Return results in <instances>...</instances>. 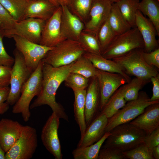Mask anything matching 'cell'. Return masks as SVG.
Segmentation results:
<instances>
[{"mask_svg": "<svg viewBox=\"0 0 159 159\" xmlns=\"http://www.w3.org/2000/svg\"><path fill=\"white\" fill-rule=\"evenodd\" d=\"M4 35L3 31L0 29V65L12 67L14 58L8 54L4 48L3 41Z\"/></svg>", "mask_w": 159, "mask_h": 159, "instance_id": "40", "label": "cell"}, {"mask_svg": "<svg viewBox=\"0 0 159 159\" xmlns=\"http://www.w3.org/2000/svg\"><path fill=\"white\" fill-rule=\"evenodd\" d=\"M139 0H120L116 3L121 14L131 28L136 27V14Z\"/></svg>", "mask_w": 159, "mask_h": 159, "instance_id": "30", "label": "cell"}, {"mask_svg": "<svg viewBox=\"0 0 159 159\" xmlns=\"http://www.w3.org/2000/svg\"><path fill=\"white\" fill-rule=\"evenodd\" d=\"M62 8H57L52 16L46 21L42 31L39 44L53 47L66 39L63 36L61 29Z\"/></svg>", "mask_w": 159, "mask_h": 159, "instance_id": "15", "label": "cell"}, {"mask_svg": "<svg viewBox=\"0 0 159 159\" xmlns=\"http://www.w3.org/2000/svg\"><path fill=\"white\" fill-rule=\"evenodd\" d=\"M102 148L110 147L122 152L132 149L143 143L145 132L130 122L122 124L113 128Z\"/></svg>", "mask_w": 159, "mask_h": 159, "instance_id": "2", "label": "cell"}, {"mask_svg": "<svg viewBox=\"0 0 159 159\" xmlns=\"http://www.w3.org/2000/svg\"><path fill=\"white\" fill-rule=\"evenodd\" d=\"M42 62L41 90L37 98L30 106V108L32 109L43 105H48L51 107L53 112L60 118L68 122V116L62 106L56 101V95L59 87L70 72L71 63L54 67Z\"/></svg>", "mask_w": 159, "mask_h": 159, "instance_id": "1", "label": "cell"}, {"mask_svg": "<svg viewBox=\"0 0 159 159\" xmlns=\"http://www.w3.org/2000/svg\"><path fill=\"white\" fill-rule=\"evenodd\" d=\"M97 69L83 55L72 63L70 72L77 73L90 79L96 76Z\"/></svg>", "mask_w": 159, "mask_h": 159, "instance_id": "29", "label": "cell"}, {"mask_svg": "<svg viewBox=\"0 0 159 159\" xmlns=\"http://www.w3.org/2000/svg\"><path fill=\"white\" fill-rule=\"evenodd\" d=\"M135 24L143 41L144 51L149 52L159 48L156 37L158 35L154 25L138 10L136 14Z\"/></svg>", "mask_w": 159, "mask_h": 159, "instance_id": "17", "label": "cell"}, {"mask_svg": "<svg viewBox=\"0 0 159 159\" xmlns=\"http://www.w3.org/2000/svg\"><path fill=\"white\" fill-rule=\"evenodd\" d=\"M93 0H70L67 6L70 11L85 24L88 20Z\"/></svg>", "mask_w": 159, "mask_h": 159, "instance_id": "31", "label": "cell"}, {"mask_svg": "<svg viewBox=\"0 0 159 159\" xmlns=\"http://www.w3.org/2000/svg\"><path fill=\"white\" fill-rule=\"evenodd\" d=\"M108 21L116 35L122 34L132 28L121 14L116 3H112Z\"/></svg>", "mask_w": 159, "mask_h": 159, "instance_id": "28", "label": "cell"}, {"mask_svg": "<svg viewBox=\"0 0 159 159\" xmlns=\"http://www.w3.org/2000/svg\"><path fill=\"white\" fill-rule=\"evenodd\" d=\"M13 54L14 62L11 71L10 87L6 100L11 105L18 101L23 85L33 72L27 66L22 55L16 48Z\"/></svg>", "mask_w": 159, "mask_h": 159, "instance_id": "8", "label": "cell"}, {"mask_svg": "<svg viewBox=\"0 0 159 159\" xmlns=\"http://www.w3.org/2000/svg\"><path fill=\"white\" fill-rule=\"evenodd\" d=\"M12 67L0 65V83L7 86L10 84Z\"/></svg>", "mask_w": 159, "mask_h": 159, "instance_id": "44", "label": "cell"}, {"mask_svg": "<svg viewBox=\"0 0 159 159\" xmlns=\"http://www.w3.org/2000/svg\"><path fill=\"white\" fill-rule=\"evenodd\" d=\"M1 29V26H0V29Z\"/></svg>", "mask_w": 159, "mask_h": 159, "instance_id": "52", "label": "cell"}, {"mask_svg": "<svg viewBox=\"0 0 159 159\" xmlns=\"http://www.w3.org/2000/svg\"><path fill=\"white\" fill-rule=\"evenodd\" d=\"M143 57L146 63L149 65L159 69V48L149 52H142Z\"/></svg>", "mask_w": 159, "mask_h": 159, "instance_id": "41", "label": "cell"}, {"mask_svg": "<svg viewBox=\"0 0 159 159\" xmlns=\"http://www.w3.org/2000/svg\"><path fill=\"white\" fill-rule=\"evenodd\" d=\"M16 48L22 55L27 66L33 72L46 53L53 47L32 42L19 36L13 35Z\"/></svg>", "mask_w": 159, "mask_h": 159, "instance_id": "11", "label": "cell"}, {"mask_svg": "<svg viewBox=\"0 0 159 159\" xmlns=\"http://www.w3.org/2000/svg\"><path fill=\"white\" fill-rule=\"evenodd\" d=\"M31 0H28V1H31ZM48 1H49L53 3L57 7H58L59 6V4L58 3L57 0H47Z\"/></svg>", "mask_w": 159, "mask_h": 159, "instance_id": "49", "label": "cell"}, {"mask_svg": "<svg viewBox=\"0 0 159 159\" xmlns=\"http://www.w3.org/2000/svg\"><path fill=\"white\" fill-rule=\"evenodd\" d=\"M83 55L92 62L97 69L106 72L119 74L126 80L127 83L131 78L118 63L112 59L106 58L101 55L85 52Z\"/></svg>", "mask_w": 159, "mask_h": 159, "instance_id": "23", "label": "cell"}, {"mask_svg": "<svg viewBox=\"0 0 159 159\" xmlns=\"http://www.w3.org/2000/svg\"><path fill=\"white\" fill-rule=\"evenodd\" d=\"M10 89L8 86L0 88V115L4 114L9 108V105L6 100Z\"/></svg>", "mask_w": 159, "mask_h": 159, "instance_id": "43", "label": "cell"}, {"mask_svg": "<svg viewBox=\"0 0 159 159\" xmlns=\"http://www.w3.org/2000/svg\"><path fill=\"white\" fill-rule=\"evenodd\" d=\"M122 153L125 159H154L152 152L144 143Z\"/></svg>", "mask_w": 159, "mask_h": 159, "instance_id": "37", "label": "cell"}, {"mask_svg": "<svg viewBox=\"0 0 159 159\" xmlns=\"http://www.w3.org/2000/svg\"><path fill=\"white\" fill-rule=\"evenodd\" d=\"M138 9L147 16L154 25L157 35H159V2L158 0H142Z\"/></svg>", "mask_w": 159, "mask_h": 159, "instance_id": "27", "label": "cell"}, {"mask_svg": "<svg viewBox=\"0 0 159 159\" xmlns=\"http://www.w3.org/2000/svg\"><path fill=\"white\" fill-rule=\"evenodd\" d=\"M90 79L77 73L70 72L64 82L65 85L73 91L86 89Z\"/></svg>", "mask_w": 159, "mask_h": 159, "instance_id": "35", "label": "cell"}, {"mask_svg": "<svg viewBox=\"0 0 159 159\" xmlns=\"http://www.w3.org/2000/svg\"><path fill=\"white\" fill-rule=\"evenodd\" d=\"M120 0H110L112 3H116Z\"/></svg>", "mask_w": 159, "mask_h": 159, "instance_id": "51", "label": "cell"}, {"mask_svg": "<svg viewBox=\"0 0 159 159\" xmlns=\"http://www.w3.org/2000/svg\"><path fill=\"white\" fill-rule=\"evenodd\" d=\"M150 81L135 77L125 84L124 98L127 102L135 100L138 97L140 90Z\"/></svg>", "mask_w": 159, "mask_h": 159, "instance_id": "34", "label": "cell"}, {"mask_svg": "<svg viewBox=\"0 0 159 159\" xmlns=\"http://www.w3.org/2000/svg\"><path fill=\"white\" fill-rule=\"evenodd\" d=\"M87 88L85 103L87 127L101 113L100 94L96 76L90 78Z\"/></svg>", "mask_w": 159, "mask_h": 159, "instance_id": "16", "label": "cell"}, {"mask_svg": "<svg viewBox=\"0 0 159 159\" xmlns=\"http://www.w3.org/2000/svg\"><path fill=\"white\" fill-rule=\"evenodd\" d=\"M86 89L73 91L74 94V119L80 129L81 136L87 128L85 116V103Z\"/></svg>", "mask_w": 159, "mask_h": 159, "instance_id": "24", "label": "cell"}, {"mask_svg": "<svg viewBox=\"0 0 159 159\" xmlns=\"http://www.w3.org/2000/svg\"><path fill=\"white\" fill-rule=\"evenodd\" d=\"M46 22L42 19L33 18L15 21L11 29L3 32L4 37L11 38L12 36L16 35L39 44Z\"/></svg>", "mask_w": 159, "mask_h": 159, "instance_id": "10", "label": "cell"}, {"mask_svg": "<svg viewBox=\"0 0 159 159\" xmlns=\"http://www.w3.org/2000/svg\"><path fill=\"white\" fill-rule=\"evenodd\" d=\"M112 3L110 0H93L83 30L97 36L100 29L108 19Z\"/></svg>", "mask_w": 159, "mask_h": 159, "instance_id": "14", "label": "cell"}, {"mask_svg": "<svg viewBox=\"0 0 159 159\" xmlns=\"http://www.w3.org/2000/svg\"><path fill=\"white\" fill-rule=\"evenodd\" d=\"M8 86L6 85L5 84L0 83V88L5 87H6V86Z\"/></svg>", "mask_w": 159, "mask_h": 159, "instance_id": "50", "label": "cell"}, {"mask_svg": "<svg viewBox=\"0 0 159 159\" xmlns=\"http://www.w3.org/2000/svg\"><path fill=\"white\" fill-rule=\"evenodd\" d=\"M150 81L153 85V95L150 100L155 101L159 100V74L152 77Z\"/></svg>", "mask_w": 159, "mask_h": 159, "instance_id": "45", "label": "cell"}, {"mask_svg": "<svg viewBox=\"0 0 159 159\" xmlns=\"http://www.w3.org/2000/svg\"><path fill=\"white\" fill-rule=\"evenodd\" d=\"M23 126L18 122L11 119L0 120V145L5 153L19 138Z\"/></svg>", "mask_w": 159, "mask_h": 159, "instance_id": "19", "label": "cell"}, {"mask_svg": "<svg viewBox=\"0 0 159 159\" xmlns=\"http://www.w3.org/2000/svg\"><path fill=\"white\" fill-rule=\"evenodd\" d=\"M61 6L62 34L66 39L78 41L80 34L84 29L85 24L70 11L67 6Z\"/></svg>", "mask_w": 159, "mask_h": 159, "instance_id": "18", "label": "cell"}, {"mask_svg": "<svg viewBox=\"0 0 159 159\" xmlns=\"http://www.w3.org/2000/svg\"><path fill=\"white\" fill-rule=\"evenodd\" d=\"M37 146L36 129L29 125L24 126L19 138L6 153L5 159H30Z\"/></svg>", "mask_w": 159, "mask_h": 159, "instance_id": "9", "label": "cell"}, {"mask_svg": "<svg viewBox=\"0 0 159 159\" xmlns=\"http://www.w3.org/2000/svg\"><path fill=\"white\" fill-rule=\"evenodd\" d=\"M42 64L41 60L23 85L20 97L12 108V112L21 114L24 120L26 122L29 120L31 116L30 102L34 97L39 95L41 90Z\"/></svg>", "mask_w": 159, "mask_h": 159, "instance_id": "3", "label": "cell"}, {"mask_svg": "<svg viewBox=\"0 0 159 159\" xmlns=\"http://www.w3.org/2000/svg\"><path fill=\"white\" fill-rule=\"evenodd\" d=\"M59 6H67L70 0H57Z\"/></svg>", "mask_w": 159, "mask_h": 159, "instance_id": "47", "label": "cell"}, {"mask_svg": "<svg viewBox=\"0 0 159 159\" xmlns=\"http://www.w3.org/2000/svg\"><path fill=\"white\" fill-rule=\"evenodd\" d=\"M143 143L151 152L154 147L159 145V127L147 135L144 139Z\"/></svg>", "mask_w": 159, "mask_h": 159, "instance_id": "42", "label": "cell"}, {"mask_svg": "<svg viewBox=\"0 0 159 159\" xmlns=\"http://www.w3.org/2000/svg\"><path fill=\"white\" fill-rule=\"evenodd\" d=\"M85 52L79 41L66 39L49 50L42 61L54 67H60L72 63Z\"/></svg>", "mask_w": 159, "mask_h": 159, "instance_id": "4", "label": "cell"}, {"mask_svg": "<svg viewBox=\"0 0 159 159\" xmlns=\"http://www.w3.org/2000/svg\"><path fill=\"white\" fill-rule=\"evenodd\" d=\"M116 36L109 24L107 19L100 28L97 35L102 53L111 43Z\"/></svg>", "mask_w": 159, "mask_h": 159, "instance_id": "36", "label": "cell"}, {"mask_svg": "<svg viewBox=\"0 0 159 159\" xmlns=\"http://www.w3.org/2000/svg\"><path fill=\"white\" fill-rule=\"evenodd\" d=\"M110 135V132H106L98 141L89 146L77 147L72 152L74 159H98L100 150L107 137Z\"/></svg>", "mask_w": 159, "mask_h": 159, "instance_id": "26", "label": "cell"}, {"mask_svg": "<svg viewBox=\"0 0 159 159\" xmlns=\"http://www.w3.org/2000/svg\"><path fill=\"white\" fill-rule=\"evenodd\" d=\"M59 119L53 112L43 127L41 133L43 145L56 159H62L63 157L58 135Z\"/></svg>", "mask_w": 159, "mask_h": 159, "instance_id": "12", "label": "cell"}, {"mask_svg": "<svg viewBox=\"0 0 159 159\" xmlns=\"http://www.w3.org/2000/svg\"><path fill=\"white\" fill-rule=\"evenodd\" d=\"M152 152L154 159H159V145L154 147L152 150Z\"/></svg>", "mask_w": 159, "mask_h": 159, "instance_id": "46", "label": "cell"}, {"mask_svg": "<svg viewBox=\"0 0 159 159\" xmlns=\"http://www.w3.org/2000/svg\"><path fill=\"white\" fill-rule=\"evenodd\" d=\"M5 153L0 145V159H5Z\"/></svg>", "mask_w": 159, "mask_h": 159, "instance_id": "48", "label": "cell"}, {"mask_svg": "<svg viewBox=\"0 0 159 159\" xmlns=\"http://www.w3.org/2000/svg\"><path fill=\"white\" fill-rule=\"evenodd\" d=\"M125 159L122 152L118 149L107 147L101 148L98 159Z\"/></svg>", "mask_w": 159, "mask_h": 159, "instance_id": "39", "label": "cell"}, {"mask_svg": "<svg viewBox=\"0 0 159 159\" xmlns=\"http://www.w3.org/2000/svg\"><path fill=\"white\" fill-rule=\"evenodd\" d=\"M108 120L107 117L101 112L87 127L77 147L89 146L100 140L106 132Z\"/></svg>", "mask_w": 159, "mask_h": 159, "instance_id": "21", "label": "cell"}, {"mask_svg": "<svg viewBox=\"0 0 159 159\" xmlns=\"http://www.w3.org/2000/svg\"><path fill=\"white\" fill-rule=\"evenodd\" d=\"M144 131L146 135L159 127V102L147 106L143 112L130 122Z\"/></svg>", "mask_w": 159, "mask_h": 159, "instance_id": "20", "label": "cell"}, {"mask_svg": "<svg viewBox=\"0 0 159 159\" xmlns=\"http://www.w3.org/2000/svg\"><path fill=\"white\" fill-rule=\"evenodd\" d=\"M96 76L98 79L100 92L101 111L114 93L127 82L125 78L119 74L98 69Z\"/></svg>", "mask_w": 159, "mask_h": 159, "instance_id": "13", "label": "cell"}, {"mask_svg": "<svg viewBox=\"0 0 159 159\" xmlns=\"http://www.w3.org/2000/svg\"><path fill=\"white\" fill-rule=\"evenodd\" d=\"M58 7L47 0L29 1L25 11L24 19L33 18L46 21Z\"/></svg>", "mask_w": 159, "mask_h": 159, "instance_id": "22", "label": "cell"}, {"mask_svg": "<svg viewBox=\"0 0 159 159\" xmlns=\"http://www.w3.org/2000/svg\"><path fill=\"white\" fill-rule=\"evenodd\" d=\"M28 0H0V3L16 21L24 19Z\"/></svg>", "mask_w": 159, "mask_h": 159, "instance_id": "32", "label": "cell"}, {"mask_svg": "<svg viewBox=\"0 0 159 159\" xmlns=\"http://www.w3.org/2000/svg\"><path fill=\"white\" fill-rule=\"evenodd\" d=\"M78 41L86 52L101 55L102 51L97 36L83 30Z\"/></svg>", "mask_w": 159, "mask_h": 159, "instance_id": "33", "label": "cell"}, {"mask_svg": "<svg viewBox=\"0 0 159 159\" xmlns=\"http://www.w3.org/2000/svg\"><path fill=\"white\" fill-rule=\"evenodd\" d=\"M125 84L119 87L109 98L101 111L108 118L122 108L127 102L124 98Z\"/></svg>", "mask_w": 159, "mask_h": 159, "instance_id": "25", "label": "cell"}, {"mask_svg": "<svg viewBox=\"0 0 159 159\" xmlns=\"http://www.w3.org/2000/svg\"><path fill=\"white\" fill-rule=\"evenodd\" d=\"M144 48L143 39L138 29L135 27L116 35L101 55L106 58L112 59L134 49Z\"/></svg>", "mask_w": 159, "mask_h": 159, "instance_id": "6", "label": "cell"}, {"mask_svg": "<svg viewBox=\"0 0 159 159\" xmlns=\"http://www.w3.org/2000/svg\"><path fill=\"white\" fill-rule=\"evenodd\" d=\"M157 102H159V100L151 101L145 92L140 91L137 99L127 102L122 108L108 118L105 132H110L119 125L130 122L141 114L147 106Z\"/></svg>", "mask_w": 159, "mask_h": 159, "instance_id": "7", "label": "cell"}, {"mask_svg": "<svg viewBox=\"0 0 159 159\" xmlns=\"http://www.w3.org/2000/svg\"><path fill=\"white\" fill-rule=\"evenodd\" d=\"M143 49H136L112 60L120 65L129 75L150 81L152 77L159 74L158 70L145 62L142 54Z\"/></svg>", "mask_w": 159, "mask_h": 159, "instance_id": "5", "label": "cell"}, {"mask_svg": "<svg viewBox=\"0 0 159 159\" xmlns=\"http://www.w3.org/2000/svg\"><path fill=\"white\" fill-rule=\"evenodd\" d=\"M15 21L0 3V25L3 32L10 30Z\"/></svg>", "mask_w": 159, "mask_h": 159, "instance_id": "38", "label": "cell"}]
</instances>
